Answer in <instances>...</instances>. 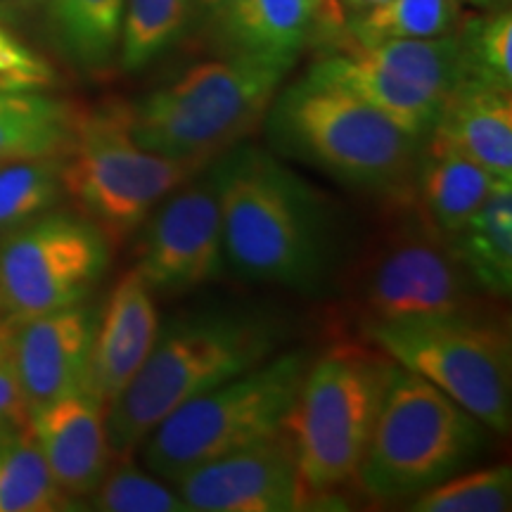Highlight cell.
<instances>
[{
  "instance_id": "1f68e13d",
  "label": "cell",
  "mask_w": 512,
  "mask_h": 512,
  "mask_svg": "<svg viewBox=\"0 0 512 512\" xmlns=\"http://www.w3.org/2000/svg\"><path fill=\"white\" fill-rule=\"evenodd\" d=\"M53 83V67L0 17V93L43 91Z\"/></svg>"
},
{
  "instance_id": "3957f363",
  "label": "cell",
  "mask_w": 512,
  "mask_h": 512,
  "mask_svg": "<svg viewBox=\"0 0 512 512\" xmlns=\"http://www.w3.org/2000/svg\"><path fill=\"white\" fill-rule=\"evenodd\" d=\"M264 128L278 155L394 209L413 204L425 138L406 133L342 88L304 74L275 93Z\"/></svg>"
},
{
  "instance_id": "8992f818",
  "label": "cell",
  "mask_w": 512,
  "mask_h": 512,
  "mask_svg": "<svg viewBox=\"0 0 512 512\" xmlns=\"http://www.w3.org/2000/svg\"><path fill=\"white\" fill-rule=\"evenodd\" d=\"M377 349L342 344L313 356L283 432L290 439L306 494L328 496L356 479L389 375Z\"/></svg>"
},
{
  "instance_id": "4fadbf2b",
  "label": "cell",
  "mask_w": 512,
  "mask_h": 512,
  "mask_svg": "<svg viewBox=\"0 0 512 512\" xmlns=\"http://www.w3.org/2000/svg\"><path fill=\"white\" fill-rule=\"evenodd\" d=\"M171 484L192 512H292L309 501L283 430L190 467Z\"/></svg>"
},
{
  "instance_id": "8fae6325",
  "label": "cell",
  "mask_w": 512,
  "mask_h": 512,
  "mask_svg": "<svg viewBox=\"0 0 512 512\" xmlns=\"http://www.w3.org/2000/svg\"><path fill=\"white\" fill-rule=\"evenodd\" d=\"M112 264V242L79 211L50 209L0 238V316L22 320L86 302Z\"/></svg>"
},
{
  "instance_id": "d4e9b609",
  "label": "cell",
  "mask_w": 512,
  "mask_h": 512,
  "mask_svg": "<svg viewBox=\"0 0 512 512\" xmlns=\"http://www.w3.org/2000/svg\"><path fill=\"white\" fill-rule=\"evenodd\" d=\"M69 508L38 448L31 422L0 427V512H55Z\"/></svg>"
},
{
  "instance_id": "f546056e",
  "label": "cell",
  "mask_w": 512,
  "mask_h": 512,
  "mask_svg": "<svg viewBox=\"0 0 512 512\" xmlns=\"http://www.w3.org/2000/svg\"><path fill=\"white\" fill-rule=\"evenodd\" d=\"M512 503V470L508 465L463 470L422 491L411 501L413 512H503Z\"/></svg>"
},
{
  "instance_id": "7402d4cb",
  "label": "cell",
  "mask_w": 512,
  "mask_h": 512,
  "mask_svg": "<svg viewBox=\"0 0 512 512\" xmlns=\"http://www.w3.org/2000/svg\"><path fill=\"white\" fill-rule=\"evenodd\" d=\"M126 0H46L50 36L83 74H102L117 64Z\"/></svg>"
},
{
  "instance_id": "7c38bea8",
  "label": "cell",
  "mask_w": 512,
  "mask_h": 512,
  "mask_svg": "<svg viewBox=\"0 0 512 512\" xmlns=\"http://www.w3.org/2000/svg\"><path fill=\"white\" fill-rule=\"evenodd\" d=\"M136 273L155 297L214 283L226 271L221 204L209 164L166 195L140 226Z\"/></svg>"
},
{
  "instance_id": "30bf717a",
  "label": "cell",
  "mask_w": 512,
  "mask_h": 512,
  "mask_svg": "<svg viewBox=\"0 0 512 512\" xmlns=\"http://www.w3.org/2000/svg\"><path fill=\"white\" fill-rule=\"evenodd\" d=\"M380 235L351 273V311L358 328L413 318L477 316L484 294L451 242L415 211Z\"/></svg>"
},
{
  "instance_id": "ac0fdd59",
  "label": "cell",
  "mask_w": 512,
  "mask_h": 512,
  "mask_svg": "<svg viewBox=\"0 0 512 512\" xmlns=\"http://www.w3.org/2000/svg\"><path fill=\"white\" fill-rule=\"evenodd\" d=\"M306 74L351 93L415 138L430 136L444 107L434 95L370 62L351 46L347 36L337 38L335 50L313 62Z\"/></svg>"
},
{
  "instance_id": "ba28073f",
  "label": "cell",
  "mask_w": 512,
  "mask_h": 512,
  "mask_svg": "<svg viewBox=\"0 0 512 512\" xmlns=\"http://www.w3.org/2000/svg\"><path fill=\"white\" fill-rule=\"evenodd\" d=\"M207 164L147 152L133 140L126 105L107 102L76 114L62 155L64 197L110 242L136 235L157 204Z\"/></svg>"
},
{
  "instance_id": "d590c367",
  "label": "cell",
  "mask_w": 512,
  "mask_h": 512,
  "mask_svg": "<svg viewBox=\"0 0 512 512\" xmlns=\"http://www.w3.org/2000/svg\"><path fill=\"white\" fill-rule=\"evenodd\" d=\"M387 3V0H339V8L351 15H363V12H370L380 5Z\"/></svg>"
},
{
  "instance_id": "8d00e7d4",
  "label": "cell",
  "mask_w": 512,
  "mask_h": 512,
  "mask_svg": "<svg viewBox=\"0 0 512 512\" xmlns=\"http://www.w3.org/2000/svg\"><path fill=\"white\" fill-rule=\"evenodd\" d=\"M470 5H475V8H484V10H491V8H501L505 0H467Z\"/></svg>"
},
{
  "instance_id": "cb8c5ba5",
  "label": "cell",
  "mask_w": 512,
  "mask_h": 512,
  "mask_svg": "<svg viewBox=\"0 0 512 512\" xmlns=\"http://www.w3.org/2000/svg\"><path fill=\"white\" fill-rule=\"evenodd\" d=\"M79 110L43 91L0 93V164L64 155Z\"/></svg>"
},
{
  "instance_id": "e575fe53",
  "label": "cell",
  "mask_w": 512,
  "mask_h": 512,
  "mask_svg": "<svg viewBox=\"0 0 512 512\" xmlns=\"http://www.w3.org/2000/svg\"><path fill=\"white\" fill-rule=\"evenodd\" d=\"M228 3L230 0H192V5H195V17H202L204 22L209 24H214L216 19H219Z\"/></svg>"
},
{
  "instance_id": "ffe728a7",
  "label": "cell",
  "mask_w": 512,
  "mask_h": 512,
  "mask_svg": "<svg viewBox=\"0 0 512 512\" xmlns=\"http://www.w3.org/2000/svg\"><path fill=\"white\" fill-rule=\"evenodd\" d=\"M496 178L437 133L422 140L413 207L444 238H453L482 207Z\"/></svg>"
},
{
  "instance_id": "484cf974",
  "label": "cell",
  "mask_w": 512,
  "mask_h": 512,
  "mask_svg": "<svg viewBox=\"0 0 512 512\" xmlns=\"http://www.w3.org/2000/svg\"><path fill=\"white\" fill-rule=\"evenodd\" d=\"M195 19L192 0H126L117 64L133 74L181 41Z\"/></svg>"
},
{
  "instance_id": "52a82bcc",
  "label": "cell",
  "mask_w": 512,
  "mask_h": 512,
  "mask_svg": "<svg viewBox=\"0 0 512 512\" xmlns=\"http://www.w3.org/2000/svg\"><path fill=\"white\" fill-rule=\"evenodd\" d=\"M311 358L309 351L275 354L185 401L140 444L145 470L174 482L190 467L278 434L297 401Z\"/></svg>"
},
{
  "instance_id": "4dcf8cb0",
  "label": "cell",
  "mask_w": 512,
  "mask_h": 512,
  "mask_svg": "<svg viewBox=\"0 0 512 512\" xmlns=\"http://www.w3.org/2000/svg\"><path fill=\"white\" fill-rule=\"evenodd\" d=\"M171 482L143 472L131 463L110 465L91 496L93 510L105 512H188V505Z\"/></svg>"
},
{
  "instance_id": "6da1fadb",
  "label": "cell",
  "mask_w": 512,
  "mask_h": 512,
  "mask_svg": "<svg viewBox=\"0 0 512 512\" xmlns=\"http://www.w3.org/2000/svg\"><path fill=\"white\" fill-rule=\"evenodd\" d=\"M221 204L223 256L235 278L316 294L339 266L330 197L266 147L235 145L209 164Z\"/></svg>"
},
{
  "instance_id": "603a6c76",
  "label": "cell",
  "mask_w": 512,
  "mask_h": 512,
  "mask_svg": "<svg viewBox=\"0 0 512 512\" xmlns=\"http://www.w3.org/2000/svg\"><path fill=\"white\" fill-rule=\"evenodd\" d=\"M347 36V31H344ZM358 53L382 67L384 72L413 83L420 91L446 102L448 95L467 79L465 53L456 31L432 38H384L361 43L347 36Z\"/></svg>"
},
{
  "instance_id": "44dd1931",
  "label": "cell",
  "mask_w": 512,
  "mask_h": 512,
  "mask_svg": "<svg viewBox=\"0 0 512 512\" xmlns=\"http://www.w3.org/2000/svg\"><path fill=\"white\" fill-rule=\"evenodd\" d=\"M448 242L484 297L508 299L512 292V178L494 181L482 207Z\"/></svg>"
},
{
  "instance_id": "5b68a950",
  "label": "cell",
  "mask_w": 512,
  "mask_h": 512,
  "mask_svg": "<svg viewBox=\"0 0 512 512\" xmlns=\"http://www.w3.org/2000/svg\"><path fill=\"white\" fill-rule=\"evenodd\" d=\"M489 432L425 377L392 361L356 482L380 503L413 501L475 463Z\"/></svg>"
},
{
  "instance_id": "d6986e66",
  "label": "cell",
  "mask_w": 512,
  "mask_h": 512,
  "mask_svg": "<svg viewBox=\"0 0 512 512\" xmlns=\"http://www.w3.org/2000/svg\"><path fill=\"white\" fill-rule=\"evenodd\" d=\"M430 133L451 143L496 181L512 178L510 91L477 79L460 81Z\"/></svg>"
},
{
  "instance_id": "e0dca14e",
  "label": "cell",
  "mask_w": 512,
  "mask_h": 512,
  "mask_svg": "<svg viewBox=\"0 0 512 512\" xmlns=\"http://www.w3.org/2000/svg\"><path fill=\"white\" fill-rule=\"evenodd\" d=\"M337 24L335 0H230L211 27L226 55L297 62L320 29Z\"/></svg>"
},
{
  "instance_id": "2e32d148",
  "label": "cell",
  "mask_w": 512,
  "mask_h": 512,
  "mask_svg": "<svg viewBox=\"0 0 512 512\" xmlns=\"http://www.w3.org/2000/svg\"><path fill=\"white\" fill-rule=\"evenodd\" d=\"M155 294L131 268L100 309L86 389L110 406L150 356L159 335Z\"/></svg>"
},
{
  "instance_id": "836d02e7",
  "label": "cell",
  "mask_w": 512,
  "mask_h": 512,
  "mask_svg": "<svg viewBox=\"0 0 512 512\" xmlns=\"http://www.w3.org/2000/svg\"><path fill=\"white\" fill-rule=\"evenodd\" d=\"M46 0H0V17H29L38 8H43Z\"/></svg>"
},
{
  "instance_id": "277c9868",
  "label": "cell",
  "mask_w": 512,
  "mask_h": 512,
  "mask_svg": "<svg viewBox=\"0 0 512 512\" xmlns=\"http://www.w3.org/2000/svg\"><path fill=\"white\" fill-rule=\"evenodd\" d=\"M294 60L226 55L197 62L126 105L128 131L155 155L211 164L264 124Z\"/></svg>"
},
{
  "instance_id": "d6a6232c",
  "label": "cell",
  "mask_w": 512,
  "mask_h": 512,
  "mask_svg": "<svg viewBox=\"0 0 512 512\" xmlns=\"http://www.w3.org/2000/svg\"><path fill=\"white\" fill-rule=\"evenodd\" d=\"M29 422L31 415L27 403H24L15 356H12L10 320L0 316V427H22Z\"/></svg>"
},
{
  "instance_id": "5bb4252c",
  "label": "cell",
  "mask_w": 512,
  "mask_h": 512,
  "mask_svg": "<svg viewBox=\"0 0 512 512\" xmlns=\"http://www.w3.org/2000/svg\"><path fill=\"white\" fill-rule=\"evenodd\" d=\"M100 309L79 302L64 309L10 320L12 356L29 415L86 387Z\"/></svg>"
},
{
  "instance_id": "7a4b0ae2",
  "label": "cell",
  "mask_w": 512,
  "mask_h": 512,
  "mask_svg": "<svg viewBox=\"0 0 512 512\" xmlns=\"http://www.w3.org/2000/svg\"><path fill=\"white\" fill-rule=\"evenodd\" d=\"M283 339L278 316L252 306H211L169 320L133 382L107 406L114 456H131L185 401L261 366Z\"/></svg>"
},
{
  "instance_id": "9c48e42d",
  "label": "cell",
  "mask_w": 512,
  "mask_h": 512,
  "mask_svg": "<svg viewBox=\"0 0 512 512\" xmlns=\"http://www.w3.org/2000/svg\"><path fill=\"white\" fill-rule=\"evenodd\" d=\"M358 330L370 347L425 377L491 432H510L512 347L503 323L477 313L396 320Z\"/></svg>"
},
{
  "instance_id": "f1b7e54d",
  "label": "cell",
  "mask_w": 512,
  "mask_h": 512,
  "mask_svg": "<svg viewBox=\"0 0 512 512\" xmlns=\"http://www.w3.org/2000/svg\"><path fill=\"white\" fill-rule=\"evenodd\" d=\"M456 34L465 53L467 79L512 91V12L501 5L486 15L465 17Z\"/></svg>"
},
{
  "instance_id": "4316f807",
  "label": "cell",
  "mask_w": 512,
  "mask_h": 512,
  "mask_svg": "<svg viewBox=\"0 0 512 512\" xmlns=\"http://www.w3.org/2000/svg\"><path fill=\"white\" fill-rule=\"evenodd\" d=\"M64 197L62 155L0 164V238L57 209Z\"/></svg>"
},
{
  "instance_id": "9a60e30c",
  "label": "cell",
  "mask_w": 512,
  "mask_h": 512,
  "mask_svg": "<svg viewBox=\"0 0 512 512\" xmlns=\"http://www.w3.org/2000/svg\"><path fill=\"white\" fill-rule=\"evenodd\" d=\"M31 432L62 494L91 496L112 465L107 406L86 387L31 413Z\"/></svg>"
},
{
  "instance_id": "83f0119b",
  "label": "cell",
  "mask_w": 512,
  "mask_h": 512,
  "mask_svg": "<svg viewBox=\"0 0 512 512\" xmlns=\"http://www.w3.org/2000/svg\"><path fill=\"white\" fill-rule=\"evenodd\" d=\"M460 0H387L380 8L351 15L347 36L370 43L384 38H432L458 29Z\"/></svg>"
}]
</instances>
